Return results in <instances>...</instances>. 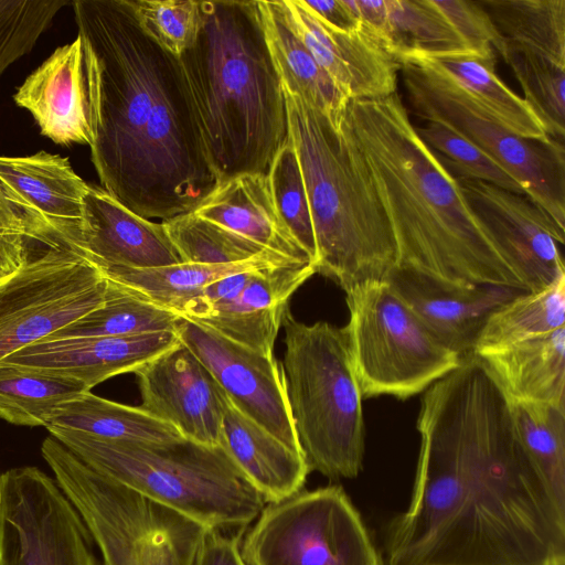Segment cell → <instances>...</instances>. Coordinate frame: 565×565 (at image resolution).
I'll list each match as a JSON object with an SVG mask.
<instances>
[{
	"label": "cell",
	"instance_id": "1",
	"mask_svg": "<svg viewBox=\"0 0 565 565\" xmlns=\"http://www.w3.org/2000/svg\"><path fill=\"white\" fill-rule=\"evenodd\" d=\"M409 505L388 565H565V509L523 450L510 401L478 355L430 385Z\"/></svg>",
	"mask_w": 565,
	"mask_h": 565
},
{
	"label": "cell",
	"instance_id": "2",
	"mask_svg": "<svg viewBox=\"0 0 565 565\" xmlns=\"http://www.w3.org/2000/svg\"><path fill=\"white\" fill-rule=\"evenodd\" d=\"M82 38L100 186L145 218L193 212L216 183L180 58L129 0L72 1Z\"/></svg>",
	"mask_w": 565,
	"mask_h": 565
},
{
	"label": "cell",
	"instance_id": "3",
	"mask_svg": "<svg viewBox=\"0 0 565 565\" xmlns=\"http://www.w3.org/2000/svg\"><path fill=\"white\" fill-rule=\"evenodd\" d=\"M339 131L387 218L397 267L457 286L526 289L418 136L398 93L349 100Z\"/></svg>",
	"mask_w": 565,
	"mask_h": 565
},
{
	"label": "cell",
	"instance_id": "4",
	"mask_svg": "<svg viewBox=\"0 0 565 565\" xmlns=\"http://www.w3.org/2000/svg\"><path fill=\"white\" fill-rule=\"evenodd\" d=\"M200 2L201 30L179 58L216 183L266 173L288 120L257 1Z\"/></svg>",
	"mask_w": 565,
	"mask_h": 565
},
{
	"label": "cell",
	"instance_id": "5",
	"mask_svg": "<svg viewBox=\"0 0 565 565\" xmlns=\"http://www.w3.org/2000/svg\"><path fill=\"white\" fill-rule=\"evenodd\" d=\"M282 92L310 209L316 273L344 291L384 280L397 266V250L375 194L350 158L339 128L300 96Z\"/></svg>",
	"mask_w": 565,
	"mask_h": 565
},
{
	"label": "cell",
	"instance_id": "6",
	"mask_svg": "<svg viewBox=\"0 0 565 565\" xmlns=\"http://www.w3.org/2000/svg\"><path fill=\"white\" fill-rule=\"evenodd\" d=\"M84 463L206 529L245 530L266 504L226 449L182 438L109 440L49 429Z\"/></svg>",
	"mask_w": 565,
	"mask_h": 565
},
{
	"label": "cell",
	"instance_id": "7",
	"mask_svg": "<svg viewBox=\"0 0 565 565\" xmlns=\"http://www.w3.org/2000/svg\"><path fill=\"white\" fill-rule=\"evenodd\" d=\"M281 371L295 431L309 470L351 479L363 467L364 420L347 331L307 324L289 308Z\"/></svg>",
	"mask_w": 565,
	"mask_h": 565
},
{
	"label": "cell",
	"instance_id": "8",
	"mask_svg": "<svg viewBox=\"0 0 565 565\" xmlns=\"http://www.w3.org/2000/svg\"><path fill=\"white\" fill-rule=\"evenodd\" d=\"M41 454L103 565H193L206 527L95 471L54 437Z\"/></svg>",
	"mask_w": 565,
	"mask_h": 565
},
{
	"label": "cell",
	"instance_id": "9",
	"mask_svg": "<svg viewBox=\"0 0 565 565\" xmlns=\"http://www.w3.org/2000/svg\"><path fill=\"white\" fill-rule=\"evenodd\" d=\"M398 62L414 115L444 125L490 156L565 232L564 142L521 138L441 71L413 54L402 55Z\"/></svg>",
	"mask_w": 565,
	"mask_h": 565
},
{
	"label": "cell",
	"instance_id": "10",
	"mask_svg": "<svg viewBox=\"0 0 565 565\" xmlns=\"http://www.w3.org/2000/svg\"><path fill=\"white\" fill-rule=\"evenodd\" d=\"M345 295L350 318L344 328L362 399L382 395L407 399L461 363L387 280L361 282Z\"/></svg>",
	"mask_w": 565,
	"mask_h": 565
},
{
	"label": "cell",
	"instance_id": "11",
	"mask_svg": "<svg viewBox=\"0 0 565 565\" xmlns=\"http://www.w3.org/2000/svg\"><path fill=\"white\" fill-rule=\"evenodd\" d=\"M246 565H383L341 487L300 490L264 505L241 541Z\"/></svg>",
	"mask_w": 565,
	"mask_h": 565
},
{
	"label": "cell",
	"instance_id": "12",
	"mask_svg": "<svg viewBox=\"0 0 565 565\" xmlns=\"http://www.w3.org/2000/svg\"><path fill=\"white\" fill-rule=\"evenodd\" d=\"M106 288L103 271L68 246L34 255L0 281V361L98 308Z\"/></svg>",
	"mask_w": 565,
	"mask_h": 565
},
{
	"label": "cell",
	"instance_id": "13",
	"mask_svg": "<svg viewBox=\"0 0 565 565\" xmlns=\"http://www.w3.org/2000/svg\"><path fill=\"white\" fill-rule=\"evenodd\" d=\"M0 565H97L79 513L38 467L0 473Z\"/></svg>",
	"mask_w": 565,
	"mask_h": 565
},
{
	"label": "cell",
	"instance_id": "14",
	"mask_svg": "<svg viewBox=\"0 0 565 565\" xmlns=\"http://www.w3.org/2000/svg\"><path fill=\"white\" fill-rule=\"evenodd\" d=\"M174 331L241 413L302 454L288 407L282 371L274 355L250 350L182 317Z\"/></svg>",
	"mask_w": 565,
	"mask_h": 565
},
{
	"label": "cell",
	"instance_id": "15",
	"mask_svg": "<svg viewBox=\"0 0 565 565\" xmlns=\"http://www.w3.org/2000/svg\"><path fill=\"white\" fill-rule=\"evenodd\" d=\"M497 249L529 291L565 275L559 246L565 232L526 195L475 180L456 179Z\"/></svg>",
	"mask_w": 565,
	"mask_h": 565
},
{
	"label": "cell",
	"instance_id": "16",
	"mask_svg": "<svg viewBox=\"0 0 565 565\" xmlns=\"http://www.w3.org/2000/svg\"><path fill=\"white\" fill-rule=\"evenodd\" d=\"M149 415L174 427L183 438L222 445V388L181 341L132 372Z\"/></svg>",
	"mask_w": 565,
	"mask_h": 565
},
{
	"label": "cell",
	"instance_id": "17",
	"mask_svg": "<svg viewBox=\"0 0 565 565\" xmlns=\"http://www.w3.org/2000/svg\"><path fill=\"white\" fill-rule=\"evenodd\" d=\"M281 2L298 38L349 100L397 93L398 60L362 23L352 31L338 30L316 17L302 0Z\"/></svg>",
	"mask_w": 565,
	"mask_h": 565
},
{
	"label": "cell",
	"instance_id": "18",
	"mask_svg": "<svg viewBox=\"0 0 565 565\" xmlns=\"http://www.w3.org/2000/svg\"><path fill=\"white\" fill-rule=\"evenodd\" d=\"M0 181L44 236L56 237L78 250L89 183L75 172L68 158L44 150L30 156H0Z\"/></svg>",
	"mask_w": 565,
	"mask_h": 565
},
{
	"label": "cell",
	"instance_id": "19",
	"mask_svg": "<svg viewBox=\"0 0 565 565\" xmlns=\"http://www.w3.org/2000/svg\"><path fill=\"white\" fill-rule=\"evenodd\" d=\"M385 280L429 332L460 359L473 354L493 311L529 291L499 285L457 286L397 266Z\"/></svg>",
	"mask_w": 565,
	"mask_h": 565
},
{
	"label": "cell",
	"instance_id": "20",
	"mask_svg": "<svg viewBox=\"0 0 565 565\" xmlns=\"http://www.w3.org/2000/svg\"><path fill=\"white\" fill-rule=\"evenodd\" d=\"M13 100L54 143L92 147L95 130L82 38L77 34L55 49L17 88Z\"/></svg>",
	"mask_w": 565,
	"mask_h": 565
},
{
	"label": "cell",
	"instance_id": "21",
	"mask_svg": "<svg viewBox=\"0 0 565 565\" xmlns=\"http://www.w3.org/2000/svg\"><path fill=\"white\" fill-rule=\"evenodd\" d=\"M179 341L175 331L43 340L13 352L0 364L74 379L90 391L113 376L134 372Z\"/></svg>",
	"mask_w": 565,
	"mask_h": 565
},
{
	"label": "cell",
	"instance_id": "22",
	"mask_svg": "<svg viewBox=\"0 0 565 565\" xmlns=\"http://www.w3.org/2000/svg\"><path fill=\"white\" fill-rule=\"evenodd\" d=\"M86 225L78 253L98 268H157L182 263L162 222L145 218L89 184Z\"/></svg>",
	"mask_w": 565,
	"mask_h": 565
},
{
	"label": "cell",
	"instance_id": "23",
	"mask_svg": "<svg viewBox=\"0 0 565 565\" xmlns=\"http://www.w3.org/2000/svg\"><path fill=\"white\" fill-rule=\"evenodd\" d=\"M313 274L311 263L299 262L257 269L238 296L194 322L250 350L274 355L288 301Z\"/></svg>",
	"mask_w": 565,
	"mask_h": 565
},
{
	"label": "cell",
	"instance_id": "24",
	"mask_svg": "<svg viewBox=\"0 0 565 565\" xmlns=\"http://www.w3.org/2000/svg\"><path fill=\"white\" fill-rule=\"evenodd\" d=\"M193 212L265 249L310 263L276 207L266 173H241L215 183Z\"/></svg>",
	"mask_w": 565,
	"mask_h": 565
},
{
	"label": "cell",
	"instance_id": "25",
	"mask_svg": "<svg viewBox=\"0 0 565 565\" xmlns=\"http://www.w3.org/2000/svg\"><path fill=\"white\" fill-rule=\"evenodd\" d=\"M222 411V446L266 503L302 490L310 472L302 454L241 413L224 391Z\"/></svg>",
	"mask_w": 565,
	"mask_h": 565
},
{
	"label": "cell",
	"instance_id": "26",
	"mask_svg": "<svg viewBox=\"0 0 565 565\" xmlns=\"http://www.w3.org/2000/svg\"><path fill=\"white\" fill-rule=\"evenodd\" d=\"M479 358L510 401L565 408V327Z\"/></svg>",
	"mask_w": 565,
	"mask_h": 565
},
{
	"label": "cell",
	"instance_id": "27",
	"mask_svg": "<svg viewBox=\"0 0 565 565\" xmlns=\"http://www.w3.org/2000/svg\"><path fill=\"white\" fill-rule=\"evenodd\" d=\"M266 45L281 86L339 127L349 99L320 67L287 19L281 0L257 1Z\"/></svg>",
	"mask_w": 565,
	"mask_h": 565
},
{
	"label": "cell",
	"instance_id": "28",
	"mask_svg": "<svg viewBox=\"0 0 565 565\" xmlns=\"http://www.w3.org/2000/svg\"><path fill=\"white\" fill-rule=\"evenodd\" d=\"M406 54L419 57L451 77L516 136L540 142L555 140L547 135L544 124L526 100L498 76L494 50Z\"/></svg>",
	"mask_w": 565,
	"mask_h": 565
},
{
	"label": "cell",
	"instance_id": "29",
	"mask_svg": "<svg viewBox=\"0 0 565 565\" xmlns=\"http://www.w3.org/2000/svg\"><path fill=\"white\" fill-rule=\"evenodd\" d=\"M507 53L546 58L565 67V0H477Z\"/></svg>",
	"mask_w": 565,
	"mask_h": 565
},
{
	"label": "cell",
	"instance_id": "30",
	"mask_svg": "<svg viewBox=\"0 0 565 565\" xmlns=\"http://www.w3.org/2000/svg\"><path fill=\"white\" fill-rule=\"evenodd\" d=\"M296 262L271 250L248 260L233 264L180 263L157 268H99L107 279L116 281L141 298L179 316L184 306L206 285L224 276ZM301 263V262H299Z\"/></svg>",
	"mask_w": 565,
	"mask_h": 565
},
{
	"label": "cell",
	"instance_id": "31",
	"mask_svg": "<svg viewBox=\"0 0 565 565\" xmlns=\"http://www.w3.org/2000/svg\"><path fill=\"white\" fill-rule=\"evenodd\" d=\"M45 428L72 430L109 440L167 443L183 438L174 427L139 406L109 401L90 391L58 405Z\"/></svg>",
	"mask_w": 565,
	"mask_h": 565
},
{
	"label": "cell",
	"instance_id": "32",
	"mask_svg": "<svg viewBox=\"0 0 565 565\" xmlns=\"http://www.w3.org/2000/svg\"><path fill=\"white\" fill-rule=\"evenodd\" d=\"M565 327V275L539 291H526L488 318L473 354L481 356Z\"/></svg>",
	"mask_w": 565,
	"mask_h": 565
},
{
	"label": "cell",
	"instance_id": "33",
	"mask_svg": "<svg viewBox=\"0 0 565 565\" xmlns=\"http://www.w3.org/2000/svg\"><path fill=\"white\" fill-rule=\"evenodd\" d=\"M180 319L181 316L107 279L105 298L98 308L44 340L124 337L174 331Z\"/></svg>",
	"mask_w": 565,
	"mask_h": 565
},
{
	"label": "cell",
	"instance_id": "34",
	"mask_svg": "<svg viewBox=\"0 0 565 565\" xmlns=\"http://www.w3.org/2000/svg\"><path fill=\"white\" fill-rule=\"evenodd\" d=\"M510 407L523 450L558 505L565 509V408L522 401H510Z\"/></svg>",
	"mask_w": 565,
	"mask_h": 565
},
{
	"label": "cell",
	"instance_id": "35",
	"mask_svg": "<svg viewBox=\"0 0 565 565\" xmlns=\"http://www.w3.org/2000/svg\"><path fill=\"white\" fill-rule=\"evenodd\" d=\"M89 390L79 381L0 364V418L46 427L54 409Z\"/></svg>",
	"mask_w": 565,
	"mask_h": 565
},
{
	"label": "cell",
	"instance_id": "36",
	"mask_svg": "<svg viewBox=\"0 0 565 565\" xmlns=\"http://www.w3.org/2000/svg\"><path fill=\"white\" fill-rule=\"evenodd\" d=\"M386 44L397 60L406 53L441 54L469 50L431 0H385Z\"/></svg>",
	"mask_w": 565,
	"mask_h": 565
},
{
	"label": "cell",
	"instance_id": "37",
	"mask_svg": "<svg viewBox=\"0 0 565 565\" xmlns=\"http://www.w3.org/2000/svg\"><path fill=\"white\" fill-rule=\"evenodd\" d=\"M162 225L182 263L233 264L268 250L194 212L162 221Z\"/></svg>",
	"mask_w": 565,
	"mask_h": 565
},
{
	"label": "cell",
	"instance_id": "38",
	"mask_svg": "<svg viewBox=\"0 0 565 565\" xmlns=\"http://www.w3.org/2000/svg\"><path fill=\"white\" fill-rule=\"evenodd\" d=\"M266 174L282 221L315 267L317 248L310 209L302 172L289 135L276 152Z\"/></svg>",
	"mask_w": 565,
	"mask_h": 565
},
{
	"label": "cell",
	"instance_id": "39",
	"mask_svg": "<svg viewBox=\"0 0 565 565\" xmlns=\"http://www.w3.org/2000/svg\"><path fill=\"white\" fill-rule=\"evenodd\" d=\"M455 179L481 181L512 193L525 195L519 182L490 156L451 129L434 121L415 126Z\"/></svg>",
	"mask_w": 565,
	"mask_h": 565
},
{
	"label": "cell",
	"instance_id": "40",
	"mask_svg": "<svg viewBox=\"0 0 565 565\" xmlns=\"http://www.w3.org/2000/svg\"><path fill=\"white\" fill-rule=\"evenodd\" d=\"M519 82L524 99L561 142L565 136V67L546 58L513 53L502 55Z\"/></svg>",
	"mask_w": 565,
	"mask_h": 565
},
{
	"label": "cell",
	"instance_id": "41",
	"mask_svg": "<svg viewBox=\"0 0 565 565\" xmlns=\"http://www.w3.org/2000/svg\"><path fill=\"white\" fill-rule=\"evenodd\" d=\"M67 0H0V77L29 54Z\"/></svg>",
	"mask_w": 565,
	"mask_h": 565
},
{
	"label": "cell",
	"instance_id": "42",
	"mask_svg": "<svg viewBox=\"0 0 565 565\" xmlns=\"http://www.w3.org/2000/svg\"><path fill=\"white\" fill-rule=\"evenodd\" d=\"M141 29L177 57L196 41L202 25L198 0H129Z\"/></svg>",
	"mask_w": 565,
	"mask_h": 565
},
{
	"label": "cell",
	"instance_id": "43",
	"mask_svg": "<svg viewBox=\"0 0 565 565\" xmlns=\"http://www.w3.org/2000/svg\"><path fill=\"white\" fill-rule=\"evenodd\" d=\"M44 241L0 181V281L30 260Z\"/></svg>",
	"mask_w": 565,
	"mask_h": 565
},
{
	"label": "cell",
	"instance_id": "44",
	"mask_svg": "<svg viewBox=\"0 0 565 565\" xmlns=\"http://www.w3.org/2000/svg\"><path fill=\"white\" fill-rule=\"evenodd\" d=\"M470 51L495 50L500 36L493 23L477 0H431Z\"/></svg>",
	"mask_w": 565,
	"mask_h": 565
},
{
	"label": "cell",
	"instance_id": "45",
	"mask_svg": "<svg viewBox=\"0 0 565 565\" xmlns=\"http://www.w3.org/2000/svg\"><path fill=\"white\" fill-rule=\"evenodd\" d=\"M244 532L206 529L193 565H246L241 555Z\"/></svg>",
	"mask_w": 565,
	"mask_h": 565
},
{
	"label": "cell",
	"instance_id": "46",
	"mask_svg": "<svg viewBox=\"0 0 565 565\" xmlns=\"http://www.w3.org/2000/svg\"><path fill=\"white\" fill-rule=\"evenodd\" d=\"M302 1L316 17L338 30L352 31L361 24L344 0Z\"/></svg>",
	"mask_w": 565,
	"mask_h": 565
}]
</instances>
